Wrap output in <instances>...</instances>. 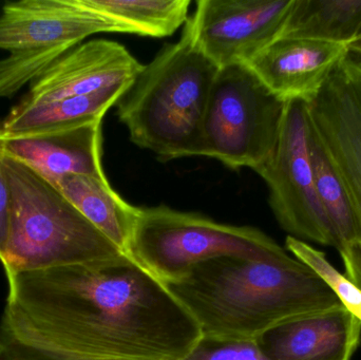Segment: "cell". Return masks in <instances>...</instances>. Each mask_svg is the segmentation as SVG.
<instances>
[{"instance_id":"obj_20","label":"cell","mask_w":361,"mask_h":360,"mask_svg":"<svg viewBox=\"0 0 361 360\" xmlns=\"http://www.w3.org/2000/svg\"><path fill=\"white\" fill-rule=\"evenodd\" d=\"M286 249L295 258L313 268L338 296L343 306L361 321V289L341 274L329 261L324 252L316 249L310 243L288 236Z\"/></svg>"},{"instance_id":"obj_9","label":"cell","mask_w":361,"mask_h":360,"mask_svg":"<svg viewBox=\"0 0 361 360\" xmlns=\"http://www.w3.org/2000/svg\"><path fill=\"white\" fill-rule=\"evenodd\" d=\"M294 0H199L187 23L216 66L247 65L281 36Z\"/></svg>"},{"instance_id":"obj_2","label":"cell","mask_w":361,"mask_h":360,"mask_svg":"<svg viewBox=\"0 0 361 360\" xmlns=\"http://www.w3.org/2000/svg\"><path fill=\"white\" fill-rule=\"evenodd\" d=\"M167 289L206 340L256 342L274 328L343 306L330 285L292 254L277 259L219 257Z\"/></svg>"},{"instance_id":"obj_25","label":"cell","mask_w":361,"mask_h":360,"mask_svg":"<svg viewBox=\"0 0 361 360\" xmlns=\"http://www.w3.org/2000/svg\"><path fill=\"white\" fill-rule=\"evenodd\" d=\"M0 360H1V359H0Z\"/></svg>"},{"instance_id":"obj_1","label":"cell","mask_w":361,"mask_h":360,"mask_svg":"<svg viewBox=\"0 0 361 360\" xmlns=\"http://www.w3.org/2000/svg\"><path fill=\"white\" fill-rule=\"evenodd\" d=\"M6 277L1 360H180L203 338L166 285L125 254Z\"/></svg>"},{"instance_id":"obj_24","label":"cell","mask_w":361,"mask_h":360,"mask_svg":"<svg viewBox=\"0 0 361 360\" xmlns=\"http://www.w3.org/2000/svg\"><path fill=\"white\" fill-rule=\"evenodd\" d=\"M358 37H361V29H360V36H358Z\"/></svg>"},{"instance_id":"obj_8","label":"cell","mask_w":361,"mask_h":360,"mask_svg":"<svg viewBox=\"0 0 361 360\" xmlns=\"http://www.w3.org/2000/svg\"><path fill=\"white\" fill-rule=\"evenodd\" d=\"M309 133L307 101L288 99L277 147L256 173L267 183L269 206L288 236L336 249L332 228L316 192Z\"/></svg>"},{"instance_id":"obj_22","label":"cell","mask_w":361,"mask_h":360,"mask_svg":"<svg viewBox=\"0 0 361 360\" xmlns=\"http://www.w3.org/2000/svg\"><path fill=\"white\" fill-rule=\"evenodd\" d=\"M12 211V192L8 173L4 165V154L0 149V261L4 257L10 230Z\"/></svg>"},{"instance_id":"obj_11","label":"cell","mask_w":361,"mask_h":360,"mask_svg":"<svg viewBox=\"0 0 361 360\" xmlns=\"http://www.w3.org/2000/svg\"><path fill=\"white\" fill-rule=\"evenodd\" d=\"M143 66L126 46L108 39L82 42L30 84L21 103H44L133 84Z\"/></svg>"},{"instance_id":"obj_15","label":"cell","mask_w":361,"mask_h":360,"mask_svg":"<svg viewBox=\"0 0 361 360\" xmlns=\"http://www.w3.org/2000/svg\"><path fill=\"white\" fill-rule=\"evenodd\" d=\"M133 84L110 87L92 94L44 103H21L0 122V133L25 135L80 126L103 120Z\"/></svg>"},{"instance_id":"obj_12","label":"cell","mask_w":361,"mask_h":360,"mask_svg":"<svg viewBox=\"0 0 361 360\" xmlns=\"http://www.w3.org/2000/svg\"><path fill=\"white\" fill-rule=\"evenodd\" d=\"M345 44L280 36L246 66L284 101H309L345 58Z\"/></svg>"},{"instance_id":"obj_18","label":"cell","mask_w":361,"mask_h":360,"mask_svg":"<svg viewBox=\"0 0 361 360\" xmlns=\"http://www.w3.org/2000/svg\"><path fill=\"white\" fill-rule=\"evenodd\" d=\"M360 29L361 0H294L281 36L348 46Z\"/></svg>"},{"instance_id":"obj_10","label":"cell","mask_w":361,"mask_h":360,"mask_svg":"<svg viewBox=\"0 0 361 360\" xmlns=\"http://www.w3.org/2000/svg\"><path fill=\"white\" fill-rule=\"evenodd\" d=\"M310 120L361 213V73L341 61L314 99Z\"/></svg>"},{"instance_id":"obj_23","label":"cell","mask_w":361,"mask_h":360,"mask_svg":"<svg viewBox=\"0 0 361 360\" xmlns=\"http://www.w3.org/2000/svg\"><path fill=\"white\" fill-rule=\"evenodd\" d=\"M345 61L361 73V37L350 42L345 51Z\"/></svg>"},{"instance_id":"obj_5","label":"cell","mask_w":361,"mask_h":360,"mask_svg":"<svg viewBox=\"0 0 361 360\" xmlns=\"http://www.w3.org/2000/svg\"><path fill=\"white\" fill-rule=\"evenodd\" d=\"M288 252L252 226L219 223L166 205L139 207L128 256L164 285L184 279L197 264L219 257L271 260Z\"/></svg>"},{"instance_id":"obj_3","label":"cell","mask_w":361,"mask_h":360,"mask_svg":"<svg viewBox=\"0 0 361 360\" xmlns=\"http://www.w3.org/2000/svg\"><path fill=\"white\" fill-rule=\"evenodd\" d=\"M220 68L195 44L188 23L164 46L118 101L131 142L160 160L203 156V124Z\"/></svg>"},{"instance_id":"obj_14","label":"cell","mask_w":361,"mask_h":360,"mask_svg":"<svg viewBox=\"0 0 361 360\" xmlns=\"http://www.w3.org/2000/svg\"><path fill=\"white\" fill-rule=\"evenodd\" d=\"M361 342V321L345 306L307 315L256 340L269 360H351Z\"/></svg>"},{"instance_id":"obj_6","label":"cell","mask_w":361,"mask_h":360,"mask_svg":"<svg viewBox=\"0 0 361 360\" xmlns=\"http://www.w3.org/2000/svg\"><path fill=\"white\" fill-rule=\"evenodd\" d=\"M99 33H126L85 0L8 2L0 14V99H10L57 59Z\"/></svg>"},{"instance_id":"obj_13","label":"cell","mask_w":361,"mask_h":360,"mask_svg":"<svg viewBox=\"0 0 361 360\" xmlns=\"http://www.w3.org/2000/svg\"><path fill=\"white\" fill-rule=\"evenodd\" d=\"M102 122L46 132L0 133V149L53 185L67 175H106L102 165Z\"/></svg>"},{"instance_id":"obj_19","label":"cell","mask_w":361,"mask_h":360,"mask_svg":"<svg viewBox=\"0 0 361 360\" xmlns=\"http://www.w3.org/2000/svg\"><path fill=\"white\" fill-rule=\"evenodd\" d=\"M127 34L169 37L188 21L190 0H85Z\"/></svg>"},{"instance_id":"obj_17","label":"cell","mask_w":361,"mask_h":360,"mask_svg":"<svg viewBox=\"0 0 361 360\" xmlns=\"http://www.w3.org/2000/svg\"><path fill=\"white\" fill-rule=\"evenodd\" d=\"M309 147L316 192L339 253L348 245L361 241V213L311 120Z\"/></svg>"},{"instance_id":"obj_4","label":"cell","mask_w":361,"mask_h":360,"mask_svg":"<svg viewBox=\"0 0 361 360\" xmlns=\"http://www.w3.org/2000/svg\"><path fill=\"white\" fill-rule=\"evenodd\" d=\"M4 165L12 192L10 230L0 261L6 274L74 266L124 254L56 186L6 154Z\"/></svg>"},{"instance_id":"obj_21","label":"cell","mask_w":361,"mask_h":360,"mask_svg":"<svg viewBox=\"0 0 361 360\" xmlns=\"http://www.w3.org/2000/svg\"><path fill=\"white\" fill-rule=\"evenodd\" d=\"M180 360H269L256 342H220L202 338L190 354Z\"/></svg>"},{"instance_id":"obj_16","label":"cell","mask_w":361,"mask_h":360,"mask_svg":"<svg viewBox=\"0 0 361 360\" xmlns=\"http://www.w3.org/2000/svg\"><path fill=\"white\" fill-rule=\"evenodd\" d=\"M54 186L102 234L128 255L139 207L126 202L111 187L106 175H67Z\"/></svg>"},{"instance_id":"obj_7","label":"cell","mask_w":361,"mask_h":360,"mask_svg":"<svg viewBox=\"0 0 361 360\" xmlns=\"http://www.w3.org/2000/svg\"><path fill=\"white\" fill-rule=\"evenodd\" d=\"M286 101L246 65L222 68L203 124V156L228 168L258 170L277 147Z\"/></svg>"}]
</instances>
